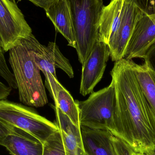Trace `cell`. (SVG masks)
Wrapping results in <instances>:
<instances>
[{
	"instance_id": "cell-1",
	"label": "cell",
	"mask_w": 155,
	"mask_h": 155,
	"mask_svg": "<svg viewBox=\"0 0 155 155\" xmlns=\"http://www.w3.org/2000/svg\"><path fill=\"white\" fill-rule=\"evenodd\" d=\"M124 58L111 71L116 105L112 134L137 153L155 151V117L143 94L133 66Z\"/></svg>"
},
{
	"instance_id": "cell-2",
	"label": "cell",
	"mask_w": 155,
	"mask_h": 155,
	"mask_svg": "<svg viewBox=\"0 0 155 155\" xmlns=\"http://www.w3.org/2000/svg\"><path fill=\"white\" fill-rule=\"evenodd\" d=\"M30 36L9 51V62L21 103L31 107H40L48 103V98L41 71L32 52Z\"/></svg>"
},
{
	"instance_id": "cell-3",
	"label": "cell",
	"mask_w": 155,
	"mask_h": 155,
	"mask_svg": "<svg viewBox=\"0 0 155 155\" xmlns=\"http://www.w3.org/2000/svg\"><path fill=\"white\" fill-rule=\"evenodd\" d=\"M71 10L76 49L82 65L98 41V25L103 2L99 0H67Z\"/></svg>"
},
{
	"instance_id": "cell-4",
	"label": "cell",
	"mask_w": 155,
	"mask_h": 155,
	"mask_svg": "<svg viewBox=\"0 0 155 155\" xmlns=\"http://www.w3.org/2000/svg\"><path fill=\"white\" fill-rule=\"evenodd\" d=\"M75 101L80 125L91 129L107 130L112 133L116 105L115 89L113 81L107 87L91 93L85 101Z\"/></svg>"
},
{
	"instance_id": "cell-5",
	"label": "cell",
	"mask_w": 155,
	"mask_h": 155,
	"mask_svg": "<svg viewBox=\"0 0 155 155\" xmlns=\"http://www.w3.org/2000/svg\"><path fill=\"white\" fill-rule=\"evenodd\" d=\"M0 120L28 132L43 143L59 130L56 123L40 115L31 107L7 99L0 100Z\"/></svg>"
},
{
	"instance_id": "cell-6",
	"label": "cell",
	"mask_w": 155,
	"mask_h": 155,
	"mask_svg": "<svg viewBox=\"0 0 155 155\" xmlns=\"http://www.w3.org/2000/svg\"><path fill=\"white\" fill-rule=\"evenodd\" d=\"M32 34L31 28L15 2L0 0V45L4 53Z\"/></svg>"
},
{
	"instance_id": "cell-7",
	"label": "cell",
	"mask_w": 155,
	"mask_h": 155,
	"mask_svg": "<svg viewBox=\"0 0 155 155\" xmlns=\"http://www.w3.org/2000/svg\"><path fill=\"white\" fill-rule=\"evenodd\" d=\"M155 44V14H148L139 9L124 58L144 59Z\"/></svg>"
},
{
	"instance_id": "cell-8",
	"label": "cell",
	"mask_w": 155,
	"mask_h": 155,
	"mask_svg": "<svg viewBox=\"0 0 155 155\" xmlns=\"http://www.w3.org/2000/svg\"><path fill=\"white\" fill-rule=\"evenodd\" d=\"M110 57L108 45L97 41L82 65L79 92L83 96L94 92L101 81Z\"/></svg>"
},
{
	"instance_id": "cell-9",
	"label": "cell",
	"mask_w": 155,
	"mask_h": 155,
	"mask_svg": "<svg viewBox=\"0 0 155 155\" xmlns=\"http://www.w3.org/2000/svg\"><path fill=\"white\" fill-rule=\"evenodd\" d=\"M30 40L35 61L43 73L48 72L57 78L56 69H60L70 78L74 77V72L70 61L64 56L55 42H49L47 46L43 45L33 34L30 35Z\"/></svg>"
},
{
	"instance_id": "cell-10",
	"label": "cell",
	"mask_w": 155,
	"mask_h": 155,
	"mask_svg": "<svg viewBox=\"0 0 155 155\" xmlns=\"http://www.w3.org/2000/svg\"><path fill=\"white\" fill-rule=\"evenodd\" d=\"M139 9L134 0L124 1L119 28L115 35L108 44L110 57L113 61L124 59Z\"/></svg>"
},
{
	"instance_id": "cell-11",
	"label": "cell",
	"mask_w": 155,
	"mask_h": 155,
	"mask_svg": "<svg viewBox=\"0 0 155 155\" xmlns=\"http://www.w3.org/2000/svg\"><path fill=\"white\" fill-rule=\"evenodd\" d=\"M55 30L67 40L68 45L76 48L71 10L67 0H54L45 10Z\"/></svg>"
},
{
	"instance_id": "cell-12",
	"label": "cell",
	"mask_w": 155,
	"mask_h": 155,
	"mask_svg": "<svg viewBox=\"0 0 155 155\" xmlns=\"http://www.w3.org/2000/svg\"><path fill=\"white\" fill-rule=\"evenodd\" d=\"M1 145L12 155H42L43 143L28 132L14 127Z\"/></svg>"
},
{
	"instance_id": "cell-13",
	"label": "cell",
	"mask_w": 155,
	"mask_h": 155,
	"mask_svg": "<svg viewBox=\"0 0 155 155\" xmlns=\"http://www.w3.org/2000/svg\"><path fill=\"white\" fill-rule=\"evenodd\" d=\"M45 78V84L54 102L59 107L78 127H81L79 112L76 101L69 91L58 81L57 78L48 72L43 73Z\"/></svg>"
},
{
	"instance_id": "cell-14",
	"label": "cell",
	"mask_w": 155,
	"mask_h": 155,
	"mask_svg": "<svg viewBox=\"0 0 155 155\" xmlns=\"http://www.w3.org/2000/svg\"><path fill=\"white\" fill-rule=\"evenodd\" d=\"M56 123L62 137L66 155H87L82 141L80 127H78L59 107L52 106Z\"/></svg>"
},
{
	"instance_id": "cell-15",
	"label": "cell",
	"mask_w": 155,
	"mask_h": 155,
	"mask_svg": "<svg viewBox=\"0 0 155 155\" xmlns=\"http://www.w3.org/2000/svg\"><path fill=\"white\" fill-rule=\"evenodd\" d=\"M82 141L87 155H117L114 135L107 130L94 129L81 126Z\"/></svg>"
},
{
	"instance_id": "cell-16",
	"label": "cell",
	"mask_w": 155,
	"mask_h": 155,
	"mask_svg": "<svg viewBox=\"0 0 155 155\" xmlns=\"http://www.w3.org/2000/svg\"><path fill=\"white\" fill-rule=\"evenodd\" d=\"M124 0H111L104 5L99 18L98 41L108 45L117 32L121 23L122 12Z\"/></svg>"
},
{
	"instance_id": "cell-17",
	"label": "cell",
	"mask_w": 155,
	"mask_h": 155,
	"mask_svg": "<svg viewBox=\"0 0 155 155\" xmlns=\"http://www.w3.org/2000/svg\"><path fill=\"white\" fill-rule=\"evenodd\" d=\"M133 66L143 94L155 117V81L145 63L138 64L134 61Z\"/></svg>"
},
{
	"instance_id": "cell-18",
	"label": "cell",
	"mask_w": 155,
	"mask_h": 155,
	"mask_svg": "<svg viewBox=\"0 0 155 155\" xmlns=\"http://www.w3.org/2000/svg\"><path fill=\"white\" fill-rule=\"evenodd\" d=\"M42 155H66L60 130L51 136L43 143Z\"/></svg>"
},
{
	"instance_id": "cell-19",
	"label": "cell",
	"mask_w": 155,
	"mask_h": 155,
	"mask_svg": "<svg viewBox=\"0 0 155 155\" xmlns=\"http://www.w3.org/2000/svg\"><path fill=\"white\" fill-rule=\"evenodd\" d=\"M113 141L117 155H132L133 149L122 139L114 135Z\"/></svg>"
},
{
	"instance_id": "cell-20",
	"label": "cell",
	"mask_w": 155,
	"mask_h": 155,
	"mask_svg": "<svg viewBox=\"0 0 155 155\" xmlns=\"http://www.w3.org/2000/svg\"><path fill=\"white\" fill-rule=\"evenodd\" d=\"M137 7L148 14H155V0H134Z\"/></svg>"
},
{
	"instance_id": "cell-21",
	"label": "cell",
	"mask_w": 155,
	"mask_h": 155,
	"mask_svg": "<svg viewBox=\"0 0 155 155\" xmlns=\"http://www.w3.org/2000/svg\"><path fill=\"white\" fill-rule=\"evenodd\" d=\"M144 60L155 81V44L151 47Z\"/></svg>"
},
{
	"instance_id": "cell-22",
	"label": "cell",
	"mask_w": 155,
	"mask_h": 155,
	"mask_svg": "<svg viewBox=\"0 0 155 155\" xmlns=\"http://www.w3.org/2000/svg\"><path fill=\"white\" fill-rule=\"evenodd\" d=\"M14 128V127L0 120V145L2 144L5 137L11 133Z\"/></svg>"
},
{
	"instance_id": "cell-23",
	"label": "cell",
	"mask_w": 155,
	"mask_h": 155,
	"mask_svg": "<svg viewBox=\"0 0 155 155\" xmlns=\"http://www.w3.org/2000/svg\"><path fill=\"white\" fill-rule=\"evenodd\" d=\"M12 87L0 81V100L7 99L12 91Z\"/></svg>"
},
{
	"instance_id": "cell-24",
	"label": "cell",
	"mask_w": 155,
	"mask_h": 155,
	"mask_svg": "<svg viewBox=\"0 0 155 155\" xmlns=\"http://www.w3.org/2000/svg\"><path fill=\"white\" fill-rule=\"evenodd\" d=\"M15 2V0H12ZM36 6L43 8L45 10L47 9L49 5L54 0H27Z\"/></svg>"
},
{
	"instance_id": "cell-25",
	"label": "cell",
	"mask_w": 155,
	"mask_h": 155,
	"mask_svg": "<svg viewBox=\"0 0 155 155\" xmlns=\"http://www.w3.org/2000/svg\"><path fill=\"white\" fill-rule=\"evenodd\" d=\"M7 65L3 51L0 50V71L4 69Z\"/></svg>"
},
{
	"instance_id": "cell-26",
	"label": "cell",
	"mask_w": 155,
	"mask_h": 155,
	"mask_svg": "<svg viewBox=\"0 0 155 155\" xmlns=\"http://www.w3.org/2000/svg\"><path fill=\"white\" fill-rule=\"evenodd\" d=\"M132 155H147L143 153H137V152L134 151L133 149V152H132Z\"/></svg>"
},
{
	"instance_id": "cell-27",
	"label": "cell",
	"mask_w": 155,
	"mask_h": 155,
	"mask_svg": "<svg viewBox=\"0 0 155 155\" xmlns=\"http://www.w3.org/2000/svg\"><path fill=\"white\" fill-rule=\"evenodd\" d=\"M145 154L147 155H155V151H149Z\"/></svg>"
},
{
	"instance_id": "cell-28",
	"label": "cell",
	"mask_w": 155,
	"mask_h": 155,
	"mask_svg": "<svg viewBox=\"0 0 155 155\" xmlns=\"http://www.w3.org/2000/svg\"><path fill=\"white\" fill-rule=\"evenodd\" d=\"M0 50H1V51H3L2 49V47H1V45H0Z\"/></svg>"
},
{
	"instance_id": "cell-29",
	"label": "cell",
	"mask_w": 155,
	"mask_h": 155,
	"mask_svg": "<svg viewBox=\"0 0 155 155\" xmlns=\"http://www.w3.org/2000/svg\"><path fill=\"white\" fill-rule=\"evenodd\" d=\"M99 1L101 2H103V0H99Z\"/></svg>"
}]
</instances>
